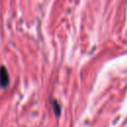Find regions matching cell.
Listing matches in <instances>:
<instances>
[{"instance_id": "obj_1", "label": "cell", "mask_w": 127, "mask_h": 127, "mask_svg": "<svg viewBox=\"0 0 127 127\" xmlns=\"http://www.w3.org/2000/svg\"><path fill=\"white\" fill-rule=\"evenodd\" d=\"M9 82H10L9 73L5 66H1L0 67V85H1V87H3V88L7 87L9 85Z\"/></svg>"}, {"instance_id": "obj_2", "label": "cell", "mask_w": 127, "mask_h": 127, "mask_svg": "<svg viewBox=\"0 0 127 127\" xmlns=\"http://www.w3.org/2000/svg\"><path fill=\"white\" fill-rule=\"evenodd\" d=\"M54 108H55V112L57 113V115L60 114V106L58 105L57 102H54Z\"/></svg>"}]
</instances>
